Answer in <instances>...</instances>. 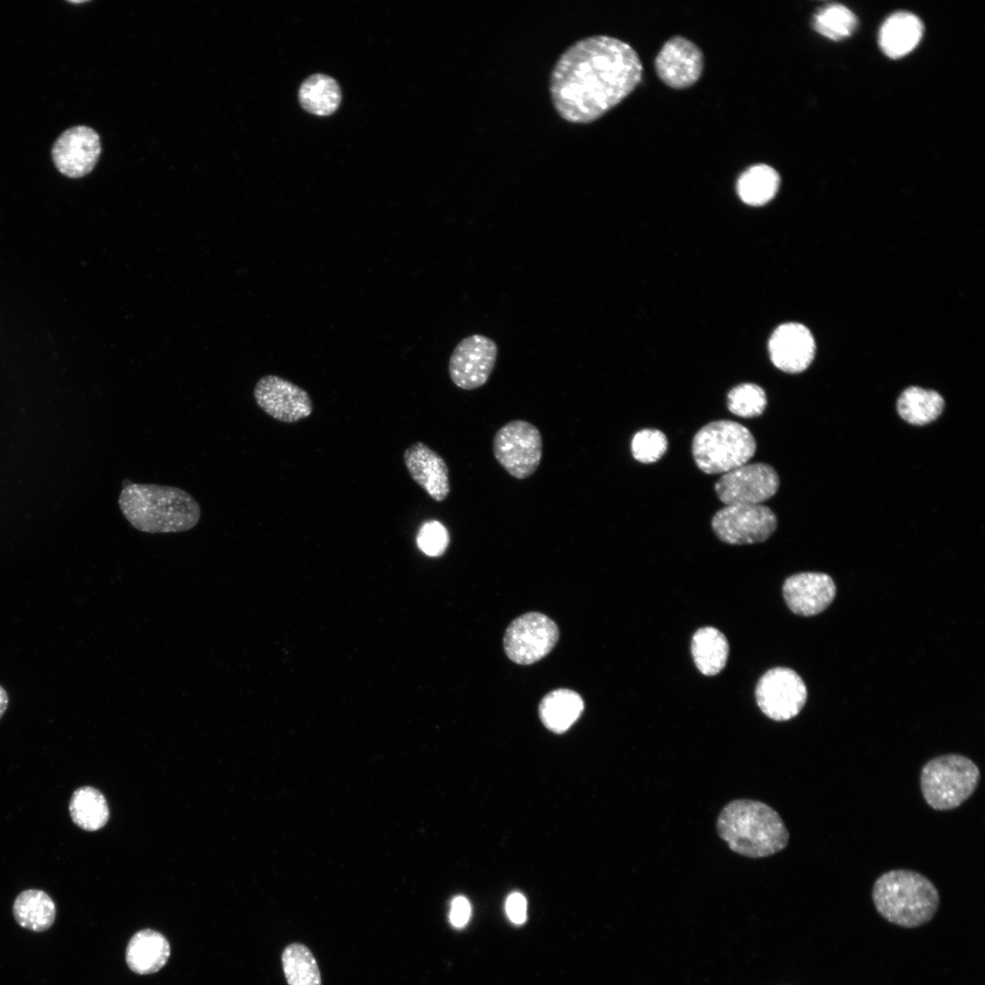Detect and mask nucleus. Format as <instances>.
Returning <instances> with one entry per match:
<instances>
[{"mask_svg":"<svg viewBox=\"0 0 985 985\" xmlns=\"http://www.w3.org/2000/svg\"><path fill=\"white\" fill-rule=\"evenodd\" d=\"M730 652L726 637L713 627L699 628L691 639V654L697 669L714 676L725 667Z\"/></svg>","mask_w":985,"mask_h":985,"instance_id":"4be33fe9","label":"nucleus"},{"mask_svg":"<svg viewBox=\"0 0 985 985\" xmlns=\"http://www.w3.org/2000/svg\"><path fill=\"white\" fill-rule=\"evenodd\" d=\"M16 922L24 928L42 932L48 929L56 918V906L43 890L26 889L21 892L13 905Z\"/></svg>","mask_w":985,"mask_h":985,"instance_id":"5701e85b","label":"nucleus"},{"mask_svg":"<svg viewBox=\"0 0 985 985\" xmlns=\"http://www.w3.org/2000/svg\"><path fill=\"white\" fill-rule=\"evenodd\" d=\"M923 35V24L915 15L897 12L882 25L878 43L881 50L891 58H899L911 52Z\"/></svg>","mask_w":985,"mask_h":985,"instance_id":"aec40b11","label":"nucleus"},{"mask_svg":"<svg viewBox=\"0 0 985 985\" xmlns=\"http://www.w3.org/2000/svg\"><path fill=\"white\" fill-rule=\"evenodd\" d=\"M668 448L665 434L655 429H644L638 431L631 441L633 457L642 463H652L659 460Z\"/></svg>","mask_w":985,"mask_h":985,"instance_id":"7c9ffc66","label":"nucleus"},{"mask_svg":"<svg viewBox=\"0 0 985 985\" xmlns=\"http://www.w3.org/2000/svg\"><path fill=\"white\" fill-rule=\"evenodd\" d=\"M449 541L446 527L435 520L423 524L417 535L419 548L429 556L441 555L446 551Z\"/></svg>","mask_w":985,"mask_h":985,"instance_id":"2f4dec72","label":"nucleus"},{"mask_svg":"<svg viewBox=\"0 0 985 985\" xmlns=\"http://www.w3.org/2000/svg\"><path fill=\"white\" fill-rule=\"evenodd\" d=\"M872 899L882 918L907 928L929 922L940 903L938 891L932 881L908 869H894L882 874L874 883Z\"/></svg>","mask_w":985,"mask_h":985,"instance_id":"20e7f679","label":"nucleus"},{"mask_svg":"<svg viewBox=\"0 0 985 985\" xmlns=\"http://www.w3.org/2000/svg\"><path fill=\"white\" fill-rule=\"evenodd\" d=\"M559 639L554 620L540 612H527L513 619L503 637V649L513 662L530 665L544 658Z\"/></svg>","mask_w":985,"mask_h":985,"instance_id":"6e6552de","label":"nucleus"},{"mask_svg":"<svg viewBox=\"0 0 985 985\" xmlns=\"http://www.w3.org/2000/svg\"><path fill=\"white\" fill-rule=\"evenodd\" d=\"M779 173L767 164H756L744 171L737 181V192L746 204L760 206L773 199L780 187Z\"/></svg>","mask_w":985,"mask_h":985,"instance_id":"393cba45","label":"nucleus"},{"mask_svg":"<svg viewBox=\"0 0 985 985\" xmlns=\"http://www.w3.org/2000/svg\"><path fill=\"white\" fill-rule=\"evenodd\" d=\"M711 526L720 540L731 544L767 540L777 526L774 513L762 504H731L719 510Z\"/></svg>","mask_w":985,"mask_h":985,"instance_id":"9d476101","label":"nucleus"},{"mask_svg":"<svg viewBox=\"0 0 985 985\" xmlns=\"http://www.w3.org/2000/svg\"><path fill=\"white\" fill-rule=\"evenodd\" d=\"M282 968L288 985H322L317 961L303 943L287 945L281 955Z\"/></svg>","mask_w":985,"mask_h":985,"instance_id":"cd10ccee","label":"nucleus"},{"mask_svg":"<svg viewBox=\"0 0 985 985\" xmlns=\"http://www.w3.org/2000/svg\"><path fill=\"white\" fill-rule=\"evenodd\" d=\"M768 349L770 358L777 368L788 373H799L812 363L815 342L804 325L789 322L780 325L773 331Z\"/></svg>","mask_w":985,"mask_h":985,"instance_id":"dca6fc26","label":"nucleus"},{"mask_svg":"<svg viewBox=\"0 0 985 985\" xmlns=\"http://www.w3.org/2000/svg\"><path fill=\"white\" fill-rule=\"evenodd\" d=\"M767 405L765 391L753 383H742L730 390L727 396L729 410L740 417L761 415Z\"/></svg>","mask_w":985,"mask_h":985,"instance_id":"c756f323","label":"nucleus"},{"mask_svg":"<svg viewBox=\"0 0 985 985\" xmlns=\"http://www.w3.org/2000/svg\"><path fill=\"white\" fill-rule=\"evenodd\" d=\"M8 696L5 690L0 686V718L3 716L7 709Z\"/></svg>","mask_w":985,"mask_h":985,"instance_id":"f704fd0d","label":"nucleus"},{"mask_svg":"<svg viewBox=\"0 0 985 985\" xmlns=\"http://www.w3.org/2000/svg\"><path fill=\"white\" fill-rule=\"evenodd\" d=\"M498 347L490 337L474 334L461 339L449 361V374L460 389L472 390L489 379L497 359Z\"/></svg>","mask_w":985,"mask_h":985,"instance_id":"f8f14e48","label":"nucleus"},{"mask_svg":"<svg viewBox=\"0 0 985 985\" xmlns=\"http://www.w3.org/2000/svg\"><path fill=\"white\" fill-rule=\"evenodd\" d=\"M119 507L130 525L143 533H179L200 521L201 508L186 491L173 486L126 483Z\"/></svg>","mask_w":985,"mask_h":985,"instance_id":"f03ea898","label":"nucleus"},{"mask_svg":"<svg viewBox=\"0 0 985 985\" xmlns=\"http://www.w3.org/2000/svg\"><path fill=\"white\" fill-rule=\"evenodd\" d=\"M716 829L732 852L751 858L781 852L790 838L780 814L765 803L752 799L729 802L718 815Z\"/></svg>","mask_w":985,"mask_h":985,"instance_id":"7ed1b4c3","label":"nucleus"},{"mask_svg":"<svg viewBox=\"0 0 985 985\" xmlns=\"http://www.w3.org/2000/svg\"><path fill=\"white\" fill-rule=\"evenodd\" d=\"M505 909L512 922L522 924L525 921L527 904L521 893L513 892L507 897Z\"/></svg>","mask_w":985,"mask_h":985,"instance_id":"473e14b6","label":"nucleus"},{"mask_svg":"<svg viewBox=\"0 0 985 985\" xmlns=\"http://www.w3.org/2000/svg\"><path fill=\"white\" fill-rule=\"evenodd\" d=\"M471 915V906L464 897H456L451 905L450 920L456 928L466 925Z\"/></svg>","mask_w":985,"mask_h":985,"instance_id":"72a5a7b5","label":"nucleus"},{"mask_svg":"<svg viewBox=\"0 0 985 985\" xmlns=\"http://www.w3.org/2000/svg\"><path fill=\"white\" fill-rule=\"evenodd\" d=\"M404 463L412 478L436 502H443L451 493L449 468L445 460L421 441L404 451Z\"/></svg>","mask_w":985,"mask_h":985,"instance_id":"a211bd4d","label":"nucleus"},{"mask_svg":"<svg viewBox=\"0 0 985 985\" xmlns=\"http://www.w3.org/2000/svg\"><path fill=\"white\" fill-rule=\"evenodd\" d=\"M493 452L498 463L513 477L524 480L538 469L543 440L538 428L524 420H513L494 434Z\"/></svg>","mask_w":985,"mask_h":985,"instance_id":"0eeeda50","label":"nucleus"},{"mask_svg":"<svg viewBox=\"0 0 985 985\" xmlns=\"http://www.w3.org/2000/svg\"><path fill=\"white\" fill-rule=\"evenodd\" d=\"M658 78L674 88L693 85L703 69V55L693 42L682 36L668 40L655 59Z\"/></svg>","mask_w":985,"mask_h":985,"instance_id":"2eb2a0df","label":"nucleus"},{"mask_svg":"<svg viewBox=\"0 0 985 985\" xmlns=\"http://www.w3.org/2000/svg\"><path fill=\"white\" fill-rule=\"evenodd\" d=\"M980 778V769L971 759L949 753L925 763L920 772V789L931 808L948 811L958 808L974 793Z\"/></svg>","mask_w":985,"mask_h":985,"instance_id":"423d86ee","label":"nucleus"},{"mask_svg":"<svg viewBox=\"0 0 985 985\" xmlns=\"http://www.w3.org/2000/svg\"><path fill=\"white\" fill-rule=\"evenodd\" d=\"M835 585L824 573H799L785 579L783 595L796 615L811 617L824 611L834 600Z\"/></svg>","mask_w":985,"mask_h":985,"instance_id":"f3484780","label":"nucleus"},{"mask_svg":"<svg viewBox=\"0 0 985 985\" xmlns=\"http://www.w3.org/2000/svg\"><path fill=\"white\" fill-rule=\"evenodd\" d=\"M584 700L575 690L557 689L548 692L539 704V717L555 733L566 731L581 716Z\"/></svg>","mask_w":985,"mask_h":985,"instance_id":"412c9836","label":"nucleus"},{"mask_svg":"<svg viewBox=\"0 0 985 985\" xmlns=\"http://www.w3.org/2000/svg\"><path fill=\"white\" fill-rule=\"evenodd\" d=\"M755 698L764 715L775 721H785L797 716L803 710L807 700V690L794 670L777 667L761 677Z\"/></svg>","mask_w":985,"mask_h":985,"instance_id":"1a4fd4ad","label":"nucleus"},{"mask_svg":"<svg viewBox=\"0 0 985 985\" xmlns=\"http://www.w3.org/2000/svg\"><path fill=\"white\" fill-rule=\"evenodd\" d=\"M101 150L98 134L87 126H76L65 130L52 148L57 169L70 178L89 173Z\"/></svg>","mask_w":985,"mask_h":985,"instance_id":"4468645a","label":"nucleus"},{"mask_svg":"<svg viewBox=\"0 0 985 985\" xmlns=\"http://www.w3.org/2000/svg\"><path fill=\"white\" fill-rule=\"evenodd\" d=\"M814 28L832 40L849 36L856 27L855 14L842 5H830L819 10L814 16Z\"/></svg>","mask_w":985,"mask_h":985,"instance_id":"c85d7f7f","label":"nucleus"},{"mask_svg":"<svg viewBox=\"0 0 985 985\" xmlns=\"http://www.w3.org/2000/svg\"><path fill=\"white\" fill-rule=\"evenodd\" d=\"M299 101L306 111L318 116H327L334 113L340 104V88L329 76L312 75L300 87Z\"/></svg>","mask_w":985,"mask_h":985,"instance_id":"a878e982","label":"nucleus"},{"mask_svg":"<svg viewBox=\"0 0 985 985\" xmlns=\"http://www.w3.org/2000/svg\"><path fill=\"white\" fill-rule=\"evenodd\" d=\"M642 63L627 42L598 35L569 46L554 65L549 93L565 121L587 124L624 100L638 85Z\"/></svg>","mask_w":985,"mask_h":985,"instance_id":"f257e3e1","label":"nucleus"},{"mask_svg":"<svg viewBox=\"0 0 985 985\" xmlns=\"http://www.w3.org/2000/svg\"><path fill=\"white\" fill-rule=\"evenodd\" d=\"M945 401L935 390L909 387L899 396L897 403L900 417L913 425H926L938 419Z\"/></svg>","mask_w":985,"mask_h":985,"instance_id":"b1692460","label":"nucleus"},{"mask_svg":"<svg viewBox=\"0 0 985 985\" xmlns=\"http://www.w3.org/2000/svg\"><path fill=\"white\" fill-rule=\"evenodd\" d=\"M779 482L772 466L746 463L724 473L716 482L715 492L726 505L760 504L776 493Z\"/></svg>","mask_w":985,"mask_h":985,"instance_id":"9b49d317","label":"nucleus"},{"mask_svg":"<svg viewBox=\"0 0 985 985\" xmlns=\"http://www.w3.org/2000/svg\"><path fill=\"white\" fill-rule=\"evenodd\" d=\"M171 953L167 938L160 932L146 928L138 931L130 939L126 949V961L135 973L145 975L160 970Z\"/></svg>","mask_w":985,"mask_h":985,"instance_id":"6ab92c4d","label":"nucleus"},{"mask_svg":"<svg viewBox=\"0 0 985 985\" xmlns=\"http://www.w3.org/2000/svg\"><path fill=\"white\" fill-rule=\"evenodd\" d=\"M756 441L743 425L727 420L711 421L694 436L692 455L702 472L726 473L746 464L754 455Z\"/></svg>","mask_w":985,"mask_h":985,"instance_id":"39448f33","label":"nucleus"},{"mask_svg":"<svg viewBox=\"0 0 985 985\" xmlns=\"http://www.w3.org/2000/svg\"><path fill=\"white\" fill-rule=\"evenodd\" d=\"M254 397L267 415L285 423L309 417L314 408L311 397L304 389L275 375L262 377L254 386Z\"/></svg>","mask_w":985,"mask_h":985,"instance_id":"ddd939ff","label":"nucleus"},{"mask_svg":"<svg viewBox=\"0 0 985 985\" xmlns=\"http://www.w3.org/2000/svg\"><path fill=\"white\" fill-rule=\"evenodd\" d=\"M72 821L86 831H97L109 820V806L104 795L96 788L84 786L77 789L69 802Z\"/></svg>","mask_w":985,"mask_h":985,"instance_id":"bb28decb","label":"nucleus"}]
</instances>
